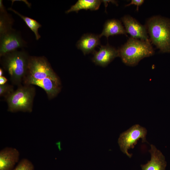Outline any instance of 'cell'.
Returning <instances> with one entry per match:
<instances>
[{
  "mask_svg": "<svg viewBox=\"0 0 170 170\" xmlns=\"http://www.w3.org/2000/svg\"><path fill=\"white\" fill-rule=\"evenodd\" d=\"M30 57L25 51L17 50L1 57L2 65L14 84L19 86L24 81L27 74Z\"/></svg>",
  "mask_w": 170,
  "mask_h": 170,
  "instance_id": "6da1fadb",
  "label": "cell"
},
{
  "mask_svg": "<svg viewBox=\"0 0 170 170\" xmlns=\"http://www.w3.org/2000/svg\"><path fill=\"white\" fill-rule=\"evenodd\" d=\"M119 57L126 65L134 66L143 59L154 54L150 42L130 37L118 49Z\"/></svg>",
  "mask_w": 170,
  "mask_h": 170,
  "instance_id": "7a4b0ae2",
  "label": "cell"
},
{
  "mask_svg": "<svg viewBox=\"0 0 170 170\" xmlns=\"http://www.w3.org/2000/svg\"><path fill=\"white\" fill-rule=\"evenodd\" d=\"M147 29L151 42L163 53L170 52V20L159 16L149 19Z\"/></svg>",
  "mask_w": 170,
  "mask_h": 170,
  "instance_id": "3957f363",
  "label": "cell"
},
{
  "mask_svg": "<svg viewBox=\"0 0 170 170\" xmlns=\"http://www.w3.org/2000/svg\"><path fill=\"white\" fill-rule=\"evenodd\" d=\"M7 99L8 110L9 112H31L35 94V89L32 85H21L18 86Z\"/></svg>",
  "mask_w": 170,
  "mask_h": 170,
  "instance_id": "277c9868",
  "label": "cell"
},
{
  "mask_svg": "<svg viewBox=\"0 0 170 170\" xmlns=\"http://www.w3.org/2000/svg\"><path fill=\"white\" fill-rule=\"evenodd\" d=\"M147 130L144 127L138 124L132 126L129 129L120 134L118 143L122 151L129 158L132 156L128 150L133 149L140 139H142V142H147L146 136Z\"/></svg>",
  "mask_w": 170,
  "mask_h": 170,
  "instance_id": "5b68a950",
  "label": "cell"
},
{
  "mask_svg": "<svg viewBox=\"0 0 170 170\" xmlns=\"http://www.w3.org/2000/svg\"><path fill=\"white\" fill-rule=\"evenodd\" d=\"M26 76L37 80L50 78L60 82L49 62L44 57L30 56Z\"/></svg>",
  "mask_w": 170,
  "mask_h": 170,
  "instance_id": "8992f818",
  "label": "cell"
},
{
  "mask_svg": "<svg viewBox=\"0 0 170 170\" xmlns=\"http://www.w3.org/2000/svg\"><path fill=\"white\" fill-rule=\"evenodd\" d=\"M26 45L20 34L12 29L0 35V57Z\"/></svg>",
  "mask_w": 170,
  "mask_h": 170,
  "instance_id": "52a82bcc",
  "label": "cell"
},
{
  "mask_svg": "<svg viewBox=\"0 0 170 170\" xmlns=\"http://www.w3.org/2000/svg\"><path fill=\"white\" fill-rule=\"evenodd\" d=\"M23 82L25 85H36L42 88L49 99L55 97L60 90V82L50 78L37 80L26 76Z\"/></svg>",
  "mask_w": 170,
  "mask_h": 170,
  "instance_id": "ba28073f",
  "label": "cell"
},
{
  "mask_svg": "<svg viewBox=\"0 0 170 170\" xmlns=\"http://www.w3.org/2000/svg\"><path fill=\"white\" fill-rule=\"evenodd\" d=\"M121 19L127 33L129 34L132 37L150 42L146 26L142 25L134 18L128 15L123 16Z\"/></svg>",
  "mask_w": 170,
  "mask_h": 170,
  "instance_id": "9c48e42d",
  "label": "cell"
},
{
  "mask_svg": "<svg viewBox=\"0 0 170 170\" xmlns=\"http://www.w3.org/2000/svg\"><path fill=\"white\" fill-rule=\"evenodd\" d=\"M92 60L96 64L105 67L115 58L119 57V50L107 44L101 45L99 50L94 52Z\"/></svg>",
  "mask_w": 170,
  "mask_h": 170,
  "instance_id": "30bf717a",
  "label": "cell"
},
{
  "mask_svg": "<svg viewBox=\"0 0 170 170\" xmlns=\"http://www.w3.org/2000/svg\"><path fill=\"white\" fill-rule=\"evenodd\" d=\"M150 146L149 151L151 155L150 160L146 164L141 165L142 170H165L167 162L164 156L155 145Z\"/></svg>",
  "mask_w": 170,
  "mask_h": 170,
  "instance_id": "8fae6325",
  "label": "cell"
},
{
  "mask_svg": "<svg viewBox=\"0 0 170 170\" xmlns=\"http://www.w3.org/2000/svg\"><path fill=\"white\" fill-rule=\"evenodd\" d=\"M20 156L19 151L12 147H6L0 152V170H13Z\"/></svg>",
  "mask_w": 170,
  "mask_h": 170,
  "instance_id": "7c38bea8",
  "label": "cell"
},
{
  "mask_svg": "<svg viewBox=\"0 0 170 170\" xmlns=\"http://www.w3.org/2000/svg\"><path fill=\"white\" fill-rule=\"evenodd\" d=\"M100 38L99 35L85 34L77 42V47L82 51L84 55L94 53L95 48L100 45Z\"/></svg>",
  "mask_w": 170,
  "mask_h": 170,
  "instance_id": "4fadbf2b",
  "label": "cell"
},
{
  "mask_svg": "<svg viewBox=\"0 0 170 170\" xmlns=\"http://www.w3.org/2000/svg\"><path fill=\"white\" fill-rule=\"evenodd\" d=\"M119 34L127 36L125 29L120 21L116 19H111L106 21L102 31L99 35L100 37L105 36L108 39L110 36Z\"/></svg>",
  "mask_w": 170,
  "mask_h": 170,
  "instance_id": "5bb4252c",
  "label": "cell"
},
{
  "mask_svg": "<svg viewBox=\"0 0 170 170\" xmlns=\"http://www.w3.org/2000/svg\"><path fill=\"white\" fill-rule=\"evenodd\" d=\"M102 2V1L99 0H78L65 13L66 14L72 12L77 13L81 9L97 10L99 8Z\"/></svg>",
  "mask_w": 170,
  "mask_h": 170,
  "instance_id": "9a60e30c",
  "label": "cell"
},
{
  "mask_svg": "<svg viewBox=\"0 0 170 170\" xmlns=\"http://www.w3.org/2000/svg\"><path fill=\"white\" fill-rule=\"evenodd\" d=\"M8 9L12 11L20 17L25 22L26 25L34 32L36 40H38L39 39L41 36L38 32V29L42 26L39 23L32 19L21 14L11 8H9Z\"/></svg>",
  "mask_w": 170,
  "mask_h": 170,
  "instance_id": "2e32d148",
  "label": "cell"
},
{
  "mask_svg": "<svg viewBox=\"0 0 170 170\" xmlns=\"http://www.w3.org/2000/svg\"><path fill=\"white\" fill-rule=\"evenodd\" d=\"M12 21L6 12L1 13L0 18V35L12 29Z\"/></svg>",
  "mask_w": 170,
  "mask_h": 170,
  "instance_id": "e0dca14e",
  "label": "cell"
},
{
  "mask_svg": "<svg viewBox=\"0 0 170 170\" xmlns=\"http://www.w3.org/2000/svg\"><path fill=\"white\" fill-rule=\"evenodd\" d=\"M34 167L32 163L26 159L21 160L17 166L13 170H34Z\"/></svg>",
  "mask_w": 170,
  "mask_h": 170,
  "instance_id": "ac0fdd59",
  "label": "cell"
},
{
  "mask_svg": "<svg viewBox=\"0 0 170 170\" xmlns=\"http://www.w3.org/2000/svg\"><path fill=\"white\" fill-rule=\"evenodd\" d=\"M14 91L13 87L11 85L7 83L0 85V96H3L6 99Z\"/></svg>",
  "mask_w": 170,
  "mask_h": 170,
  "instance_id": "d6986e66",
  "label": "cell"
},
{
  "mask_svg": "<svg viewBox=\"0 0 170 170\" xmlns=\"http://www.w3.org/2000/svg\"><path fill=\"white\" fill-rule=\"evenodd\" d=\"M144 0H132L130 3L126 5V7L129 6L131 5H134L137 6V10H139V8L144 2Z\"/></svg>",
  "mask_w": 170,
  "mask_h": 170,
  "instance_id": "ffe728a7",
  "label": "cell"
},
{
  "mask_svg": "<svg viewBox=\"0 0 170 170\" xmlns=\"http://www.w3.org/2000/svg\"><path fill=\"white\" fill-rule=\"evenodd\" d=\"M7 81V79L4 76H0V85L6 83Z\"/></svg>",
  "mask_w": 170,
  "mask_h": 170,
  "instance_id": "44dd1931",
  "label": "cell"
},
{
  "mask_svg": "<svg viewBox=\"0 0 170 170\" xmlns=\"http://www.w3.org/2000/svg\"><path fill=\"white\" fill-rule=\"evenodd\" d=\"M3 71L1 68L0 69V76H3Z\"/></svg>",
  "mask_w": 170,
  "mask_h": 170,
  "instance_id": "7402d4cb",
  "label": "cell"
}]
</instances>
